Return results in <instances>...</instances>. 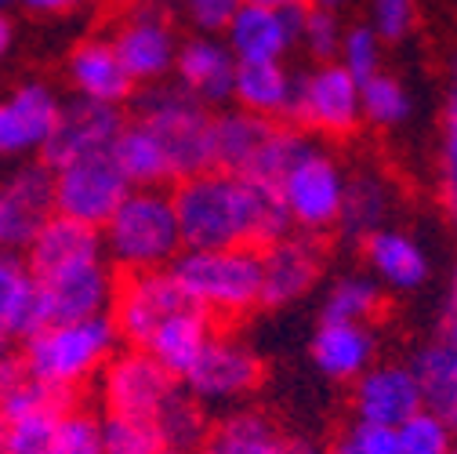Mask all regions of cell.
I'll use <instances>...</instances> for the list:
<instances>
[{"mask_svg":"<svg viewBox=\"0 0 457 454\" xmlns=\"http://www.w3.org/2000/svg\"><path fill=\"white\" fill-rule=\"evenodd\" d=\"M279 121H262L251 117L244 109H218L214 124H211V160L218 172L228 175H244L251 179L254 167L262 164L272 135H276Z\"/></svg>","mask_w":457,"mask_h":454,"instance_id":"cell-22","label":"cell"},{"mask_svg":"<svg viewBox=\"0 0 457 454\" xmlns=\"http://www.w3.org/2000/svg\"><path fill=\"white\" fill-rule=\"evenodd\" d=\"M8 47H12V22H8L4 12H0V59L8 55Z\"/></svg>","mask_w":457,"mask_h":454,"instance_id":"cell-49","label":"cell"},{"mask_svg":"<svg viewBox=\"0 0 457 454\" xmlns=\"http://www.w3.org/2000/svg\"><path fill=\"white\" fill-rule=\"evenodd\" d=\"M109 153H112V160H117L120 175L128 179L131 189H163V186H170V167H167L163 149L135 121L124 124V131L117 135V142H112Z\"/></svg>","mask_w":457,"mask_h":454,"instance_id":"cell-31","label":"cell"},{"mask_svg":"<svg viewBox=\"0 0 457 454\" xmlns=\"http://www.w3.org/2000/svg\"><path fill=\"white\" fill-rule=\"evenodd\" d=\"M381 302H385V291L367 273H345V276H337L323 295V320L370 324L378 316Z\"/></svg>","mask_w":457,"mask_h":454,"instance_id":"cell-35","label":"cell"},{"mask_svg":"<svg viewBox=\"0 0 457 454\" xmlns=\"http://www.w3.org/2000/svg\"><path fill=\"white\" fill-rule=\"evenodd\" d=\"M120 334L112 327L109 313L73 324H51L26 338L19 364L29 378L44 382L47 389L73 396L80 385L98 378V371L117 353Z\"/></svg>","mask_w":457,"mask_h":454,"instance_id":"cell-3","label":"cell"},{"mask_svg":"<svg viewBox=\"0 0 457 454\" xmlns=\"http://www.w3.org/2000/svg\"><path fill=\"white\" fill-rule=\"evenodd\" d=\"M439 189L450 214H457V66L450 73L443 102V139H439Z\"/></svg>","mask_w":457,"mask_h":454,"instance_id":"cell-40","label":"cell"},{"mask_svg":"<svg viewBox=\"0 0 457 454\" xmlns=\"http://www.w3.org/2000/svg\"><path fill=\"white\" fill-rule=\"evenodd\" d=\"M170 204L179 218L182 251H221V248H269L295 233L291 218L272 186L251 182L228 172H200L170 186Z\"/></svg>","mask_w":457,"mask_h":454,"instance_id":"cell-1","label":"cell"},{"mask_svg":"<svg viewBox=\"0 0 457 454\" xmlns=\"http://www.w3.org/2000/svg\"><path fill=\"white\" fill-rule=\"evenodd\" d=\"M186 306H193V302L179 288V280L170 276V269L124 273L117 280V291H112L109 320L117 327L120 342H128L131 349H145L153 331Z\"/></svg>","mask_w":457,"mask_h":454,"instance_id":"cell-11","label":"cell"},{"mask_svg":"<svg viewBox=\"0 0 457 454\" xmlns=\"http://www.w3.org/2000/svg\"><path fill=\"white\" fill-rule=\"evenodd\" d=\"M4 4H12V0H0V8H4Z\"/></svg>","mask_w":457,"mask_h":454,"instance_id":"cell-55","label":"cell"},{"mask_svg":"<svg viewBox=\"0 0 457 454\" xmlns=\"http://www.w3.org/2000/svg\"><path fill=\"white\" fill-rule=\"evenodd\" d=\"M360 109L363 121L374 128H399L411 117V91L388 73H374L370 80L360 84Z\"/></svg>","mask_w":457,"mask_h":454,"instance_id":"cell-36","label":"cell"},{"mask_svg":"<svg viewBox=\"0 0 457 454\" xmlns=\"http://www.w3.org/2000/svg\"><path fill=\"white\" fill-rule=\"evenodd\" d=\"M341 454H399V443H395V429H385V425H363V422H353L341 440L334 443Z\"/></svg>","mask_w":457,"mask_h":454,"instance_id":"cell-45","label":"cell"},{"mask_svg":"<svg viewBox=\"0 0 457 454\" xmlns=\"http://www.w3.org/2000/svg\"><path fill=\"white\" fill-rule=\"evenodd\" d=\"M160 4H163V8H167V4H170V0H160Z\"/></svg>","mask_w":457,"mask_h":454,"instance_id":"cell-57","label":"cell"},{"mask_svg":"<svg viewBox=\"0 0 457 454\" xmlns=\"http://www.w3.org/2000/svg\"><path fill=\"white\" fill-rule=\"evenodd\" d=\"M453 454H457V447H453Z\"/></svg>","mask_w":457,"mask_h":454,"instance_id":"cell-58","label":"cell"},{"mask_svg":"<svg viewBox=\"0 0 457 454\" xmlns=\"http://www.w3.org/2000/svg\"><path fill=\"white\" fill-rule=\"evenodd\" d=\"M353 411L363 425L395 429L421 411V389L411 364H370L353 382Z\"/></svg>","mask_w":457,"mask_h":454,"instance_id":"cell-19","label":"cell"},{"mask_svg":"<svg viewBox=\"0 0 457 454\" xmlns=\"http://www.w3.org/2000/svg\"><path fill=\"white\" fill-rule=\"evenodd\" d=\"M51 172H54V214H66L80 225H91V230H102L109 214L131 193L112 153L80 156L62 167H51Z\"/></svg>","mask_w":457,"mask_h":454,"instance_id":"cell-10","label":"cell"},{"mask_svg":"<svg viewBox=\"0 0 457 454\" xmlns=\"http://www.w3.org/2000/svg\"><path fill=\"white\" fill-rule=\"evenodd\" d=\"M102 447L105 454H167L153 418L102 415Z\"/></svg>","mask_w":457,"mask_h":454,"instance_id":"cell-37","label":"cell"},{"mask_svg":"<svg viewBox=\"0 0 457 454\" xmlns=\"http://www.w3.org/2000/svg\"><path fill=\"white\" fill-rule=\"evenodd\" d=\"M262 306L283 309L302 302L327 269V248L320 237L287 233L276 244L262 248Z\"/></svg>","mask_w":457,"mask_h":454,"instance_id":"cell-14","label":"cell"},{"mask_svg":"<svg viewBox=\"0 0 457 454\" xmlns=\"http://www.w3.org/2000/svg\"><path fill=\"white\" fill-rule=\"evenodd\" d=\"M33 334V276L26 262L0 251V346Z\"/></svg>","mask_w":457,"mask_h":454,"instance_id":"cell-32","label":"cell"},{"mask_svg":"<svg viewBox=\"0 0 457 454\" xmlns=\"http://www.w3.org/2000/svg\"><path fill=\"white\" fill-rule=\"evenodd\" d=\"M186 22L204 37H221L228 19L240 12L244 0H179Z\"/></svg>","mask_w":457,"mask_h":454,"instance_id":"cell-44","label":"cell"},{"mask_svg":"<svg viewBox=\"0 0 457 454\" xmlns=\"http://www.w3.org/2000/svg\"><path fill=\"white\" fill-rule=\"evenodd\" d=\"M450 218H453V230H457V214H450Z\"/></svg>","mask_w":457,"mask_h":454,"instance_id":"cell-56","label":"cell"},{"mask_svg":"<svg viewBox=\"0 0 457 454\" xmlns=\"http://www.w3.org/2000/svg\"><path fill=\"white\" fill-rule=\"evenodd\" d=\"M138 128H145L156 146L167 156L170 186L193 179L200 172H211V124L214 109L200 105L193 95H186L175 80H160L135 88L131 95V117Z\"/></svg>","mask_w":457,"mask_h":454,"instance_id":"cell-2","label":"cell"},{"mask_svg":"<svg viewBox=\"0 0 457 454\" xmlns=\"http://www.w3.org/2000/svg\"><path fill=\"white\" fill-rule=\"evenodd\" d=\"M62 113V98L47 84H22L0 98V160H29L40 153Z\"/></svg>","mask_w":457,"mask_h":454,"instance_id":"cell-16","label":"cell"},{"mask_svg":"<svg viewBox=\"0 0 457 454\" xmlns=\"http://www.w3.org/2000/svg\"><path fill=\"white\" fill-rule=\"evenodd\" d=\"M124 124H128V117L117 105H98L87 98L62 102V113H59V121H54L47 146L40 149V160L47 167H62L80 156L109 153L117 135L124 131Z\"/></svg>","mask_w":457,"mask_h":454,"instance_id":"cell-15","label":"cell"},{"mask_svg":"<svg viewBox=\"0 0 457 454\" xmlns=\"http://www.w3.org/2000/svg\"><path fill=\"white\" fill-rule=\"evenodd\" d=\"M244 4H262V8H276V12H298V8H309L312 0H244Z\"/></svg>","mask_w":457,"mask_h":454,"instance_id":"cell-48","label":"cell"},{"mask_svg":"<svg viewBox=\"0 0 457 454\" xmlns=\"http://www.w3.org/2000/svg\"><path fill=\"white\" fill-rule=\"evenodd\" d=\"M395 443L399 454H453L457 436L446 429V422H439L421 408L403 425H395Z\"/></svg>","mask_w":457,"mask_h":454,"instance_id":"cell-39","label":"cell"},{"mask_svg":"<svg viewBox=\"0 0 457 454\" xmlns=\"http://www.w3.org/2000/svg\"><path fill=\"white\" fill-rule=\"evenodd\" d=\"M0 204L8 214V251L26 248L29 237L54 214V172L40 156L22 160L0 186Z\"/></svg>","mask_w":457,"mask_h":454,"instance_id":"cell-21","label":"cell"},{"mask_svg":"<svg viewBox=\"0 0 457 454\" xmlns=\"http://www.w3.org/2000/svg\"><path fill=\"white\" fill-rule=\"evenodd\" d=\"M262 357L244 342L240 334L218 331L193 371L182 378V389L200 400L207 411L211 408H237L262 385Z\"/></svg>","mask_w":457,"mask_h":454,"instance_id":"cell-9","label":"cell"},{"mask_svg":"<svg viewBox=\"0 0 457 454\" xmlns=\"http://www.w3.org/2000/svg\"><path fill=\"white\" fill-rule=\"evenodd\" d=\"M349 77H356L360 84L370 80L374 73H381V40L378 33L360 22V26H349L341 33V47H337V59H334Z\"/></svg>","mask_w":457,"mask_h":454,"instance_id":"cell-41","label":"cell"},{"mask_svg":"<svg viewBox=\"0 0 457 454\" xmlns=\"http://www.w3.org/2000/svg\"><path fill=\"white\" fill-rule=\"evenodd\" d=\"M214 334H218L214 320L207 313H200L196 306H186V309H179L175 316H167L153 331V338L145 342V353L175 382H182L193 371V364L200 360V353L207 349V342Z\"/></svg>","mask_w":457,"mask_h":454,"instance_id":"cell-26","label":"cell"},{"mask_svg":"<svg viewBox=\"0 0 457 454\" xmlns=\"http://www.w3.org/2000/svg\"><path fill=\"white\" fill-rule=\"evenodd\" d=\"M112 291H117V276L105 262L33 280V331L105 316L112 306Z\"/></svg>","mask_w":457,"mask_h":454,"instance_id":"cell-13","label":"cell"},{"mask_svg":"<svg viewBox=\"0 0 457 454\" xmlns=\"http://www.w3.org/2000/svg\"><path fill=\"white\" fill-rule=\"evenodd\" d=\"M102 255L120 273L167 269L182 255L170 189H131L98 230Z\"/></svg>","mask_w":457,"mask_h":454,"instance_id":"cell-4","label":"cell"},{"mask_svg":"<svg viewBox=\"0 0 457 454\" xmlns=\"http://www.w3.org/2000/svg\"><path fill=\"white\" fill-rule=\"evenodd\" d=\"M378 353V338L370 324H341V320H320L309 342V357L320 374L330 382H356Z\"/></svg>","mask_w":457,"mask_h":454,"instance_id":"cell-23","label":"cell"},{"mask_svg":"<svg viewBox=\"0 0 457 454\" xmlns=\"http://www.w3.org/2000/svg\"><path fill=\"white\" fill-rule=\"evenodd\" d=\"M167 269L211 320H240L262 309V255L254 248L182 251Z\"/></svg>","mask_w":457,"mask_h":454,"instance_id":"cell-5","label":"cell"},{"mask_svg":"<svg viewBox=\"0 0 457 454\" xmlns=\"http://www.w3.org/2000/svg\"><path fill=\"white\" fill-rule=\"evenodd\" d=\"M109 44L117 51L120 66L128 70V77L135 80V88H145V84L170 80L182 37L160 0H138V4L124 12Z\"/></svg>","mask_w":457,"mask_h":454,"instance_id":"cell-8","label":"cell"},{"mask_svg":"<svg viewBox=\"0 0 457 454\" xmlns=\"http://www.w3.org/2000/svg\"><path fill=\"white\" fill-rule=\"evenodd\" d=\"M287 124L309 139H349L363 124L360 80L337 63H320L295 73Z\"/></svg>","mask_w":457,"mask_h":454,"instance_id":"cell-7","label":"cell"},{"mask_svg":"<svg viewBox=\"0 0 457 454\" xmlns=\"http://www.w3.org/2000/svg\"><path fill=\"white\" fill-rule=\"evenodd\" d=\"M153 422H156V433H160L163 447L179 450V454H196L200 443L207 440V429H211L207 408L200 400H193L182 385L167 396V404L156 411Z\"/></svg>","mask_w":457,"mask_h":454,"instance_id":"cell-33","label":"cell"},{"mask_svg":"<svg viewBox=\"0 0 457 454\" xmlns=\"http://www.w3.org/2000/svg\"><path fill=\"white\" fill-rule=\"evenodd\" d=\"M443 342L457 353V313H453V316H450V324H446V338H443Z\"/></svg>","mask_w":457,"mask_h":454,"instance_id":"cell-51","label":"cell"},{"mask_svg":"<svg viewBox=\"0 0 457 454\" xmlns=\"http://www.w3.org/2000/svg\"><path fill=\"white\" fill-rule=\"evenodd\" d=\"M66 73H70V84L77 88V95L87 98V102H98V105H117L120 109L135 95V80L120 66L112 44L102 40V37H91V40L73 47Z\"/></svg>","mask_w":457,"mask_h":454,"instance_id":"cell-25","label":"cell"},{"mask_svg":"<svg viewBox=\"0 0 457 454\" xmlns=\"http://www.w3.org/2000/svg\"><path fill=\"white\" fill-rule=\"evenodd\" d=\"M388 211H392L388 182L378 172H370V167H360V172L345 179V197H341V214L334 230L353 244H363L370 233L385 230Z\"/></svg>","mask_w":457,"mask_h":454,"instance_id":"cell-29","label":"cell"},{"mask_svg":"<svg viewBox=\"0 0 457 454\" xmlns=\"http://www.w3.org/2000/svg\"><path fill=\"white\" fill-rule=\"evenodd\" d=\"M22 251H26L22 262H26L33 280L59 276V273H70V269H84V265L105 262L98 230L80 225V222H73L66 214H51L40 230L29 237V244Z\"/></svg>","mask_w":457,"mask_h":454,"instance_id":"cell-20","label":"cell"},{"mask_svg":"<svg viewBox=\"0 0 457 454\" xmlns=\"http://www.w3.org/2000/svg\"><path fill=\"white\" fill-rule=\"evenodd\" d=\"M446 302H450V316L457 313V269L450 273V288H446Z\"/></svg>","mask_w":457,"mask_h":454,"instance_id":"cell-50","label":"cell"},{"mask_svg":"<svg viewBox=\"0 0 457 454\" xmlns=\"http://www.w3.org/2000/svg\"><path fill=\"white\" fill-rule=\"evenodd\" d=\"M0 251H8V214H4V204H0Z\"/></svg>","mask_w":457,"mask_h":454,"instance_id":"cell-52","label":"cell"},{"mask_svg":"<svg viewBox=\"0 0 457 454\" xmlns=\"http://www.w3.org/2000/svg\"><path fill=\"white\" fill-rule=\"evenodd\" d=\"M22 4L29 12H37V15H66V12L80 8L84 0H22Z\"/></svg>","mask_w":457,"mask_h":454,"instance_id":"cell-46","label":"cell"},{"mask_svg":"<svg viewBox=\"0 0 457 454\" xmlns=\"http://www.w3.org/2000/svg\"><path fill=\"white\" fill-rule=\"evenodd\" d=\"M345 179H349V172L337 164V156L330 149H323L316 139H309L305 149L291 160V167L276 182L279 204L291 218V230L309 233V237L330 233L341 214Z\"/></svg>","mask_w":457,"mask_h":454,"instance_id":"cell-6","label":"cell"},{"mask_svg":"<svg viewBox=\"0 0 457 454\" xmlns=\"http://www.w3.org/2000/svg\"><path fill=\"white\" fill-rule=\"evenodd\" d=\"M327 454H341V450H337V447H330V450H327Z\"/></svg>","mask_w":457,"mask_h":454,"instance_id":"cell-54","label":"cell"},{"mask_svg":"<svg viewBox=\"0 0 457 454\" xmlns=\"http://www.w3.org/2000/svg\"><path fill=\"white\" fill-rule=\"evenodd\" d=\"M341 33H345V26H341V15L337 12L320 8V4L302 8V19H298V47L309 55L312 66L337 59Z\"/></svg>","mask_w":457,"mask_h":454,"instance_id":"cell-38","label":"cell"},{"mask_svg":"<svg viewBox=\"0 0 457 454\" xmlns=\"http://www.w3.org/2000/svg\"><path fill=\"white\" fill-rule=\"evenodd\" d=\"M312 4H320V8H330V12H337V8H345L349 0H312Z\"/></svg>","mask_w":457,"mask_h":454,"instance_id":"cell-53","label":"cell"},{"mask_svg":"<svg viewBox=\"0 0 457 454\" xmlns=\"http://www.w3.org/2000/svg\"><path fill=\"white\" fill-rule=\"evenodd\" d=\"M196 454H291V436L254 408H233L207 429Z\"/></svg>","mask_w":457,"mask_h":454,"instance_id":"cell-27","label":"cell"},{"mask_svg":"<svg viewBox=\"0 0 457 454\" xmlns=\"http://www.w3.org/2000/svg\"><path fill=\"white\" fill-rule=\"evenodd\" d=\"M291 95H295V73L287 70V63L237 66V77H233V105L244 109V113H251V117L287 124Z\"/></svg>","mask_w":457,"mask_h":454,"instance_id":"cell-28","label":"cell"},{"mask_svg":"<svg viewBox=\"0 0 457 454\" xmlns=\"http://www.w3.org/2000/svg\"><path fill=\"white\" fill-rule=\"evenodd\" d=\"M70 404L0 415V454H51L54 429Z\"/></svg>","mask_w":457,"mask_h":454,"instance_id":"cell-34","label":"cell"},{"mask_svg":"<svg viewBox=\"0 0 457 454\" xmlns=\"http://www.w3.org/2000/svg\"><path fill=\"white\" fill-rule=\"evenodd\" d=\"M19 371H22V364H19V357H12L4 346H0V392H4L15 378H19Z\"/></svg>","mask_w":457,"mask_h":454,"instance_id":"cell-47","label":"cell"},{"mask_svg":"<svg viewBox=\"0 0 457 454\" xmlns=\"http://www.w3.org/2000/svg\"><path fill=\"white\" fill-rule=\"evenodd\" d=\"M51 454H105L98 415L70 404L62 411V418H59V429H54Z\"/></svg>","mask_w":457,"mask_h":454,"instance_id":"cell-42","label":"cell"},{"mask_svg":"<svg viewBox=\"0 0 457 454\" xmlns=\"http://www.w3.org/2000/svg\"><path fill=\"white\" fill-rule=\"evenodd\" d=\"M414 378L421 389V408L446 422L457 436V353L446 342H432L414 357Z\"/></svg>","mask_w":457,"mask_h":454,"instance_id":"cell-30","label":"cell"},{"mask_svg":"<svg viewBox=\"0 0 457 454\" xmlns=\"http://www.w3.org/2000/svg\"><path fill=\"white\" fill-rule=\"evenodd\" d=\"M298 12H276L262 4H240V12L228 19L221 40L233 51L237 66L251 63H287V55L298 47Z\"/></svg>","mask_w":457,"mask_h":454,"instance_id":"cell-17","label":"cell"},{"mask_svg":"<svg viewBox=\"0 0 457 454\" xmlns=\"http://www.w3.org/2000/svg\"><path fill=\"white\" fill-rule=\"evenodd\" d=\"M418 19V0H370V29L381 44H395L414 29Z\"/></svg>","mask_w":457,"mask_h":454,"instance_id":"cell-43","label":"cell"},{"mask_svg":"<svg viewBox=\"0 0 457 454\" xmlns=\"http://www.w3.org/2000/svg\"><path fill=\"white\" fill-rule=\"evenodd\" d=\"M182 382L170 378L145 349H117L109 364L98 371V400L105 415L128 418H156L167 396Z\"/></svg>","mask_w":457,"mask_h":454,"instance_id":"cell-12","label":"cell"},{"mask_svg":"<svg viewBox=\"0 0 457 454\" xmlns=\"http://www.w3.org/2000/svg\"><path fill=\"white\" fill-rule=\"evenodd\" d=\"M363 262H367V276L378 283V288L388 291H418L421 283L428 280L432 265L425 248L403 233V230H378L370 233L363 244Z\"/></svg>","mask_w":457,"mask_h":454,"instance_id":"cell-24","label":"cell"},{"mask_svg":"<svg viewBox=\"0 0 457 454\" xmlns=\"http://www.w3.org/2000/svg\"><path fill=\"white\" fill-rule=\"evenodd\" d=\"M233 77H237V59L221 37L193 33L189 40L179 44L170 80L186 95H193L200 105H207L214 113L233 105Z\"/></svg>","mask_w":457,"mask_h":454,"instance_id":"cell-18","label":"cell"}]
</instances>
